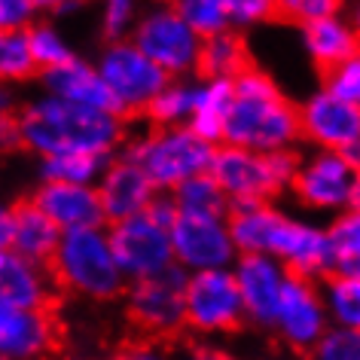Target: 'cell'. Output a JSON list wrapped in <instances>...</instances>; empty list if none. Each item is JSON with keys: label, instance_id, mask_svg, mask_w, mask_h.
<instances>
[{"label": "cell", "instance_id": "22", "mask_svg": "<svg viewBox=\"0 0 360 360\" xmlns=\"http://www.w3.org/2000/svg\"><path fill=\"white\" fill-rule=\"evenodd\" d=\"M13 214H15V236H13L10 250L25 259H34V263H43V266L52 263L61 238H65V232L56 226V220H52L49 214H43L37 205H34V199L15 202Z\"/></svg>", "mask_w": 360, "mask_h": 360}, {"label": "cell", "instance_id": "12", "mask_svg": "<svg viewBox=\"0 0 360 360\" xmlns=\"http://www.w3.org/2000/svg\"><path fill=\"white\" fill-rule=\"evenodd\" d=\"M302 138L318 143L321 150H345L360 141V104L333 95L327 86L311 92L300 107Z\"/></svg>", "mask_w": 360, "mask_h": 360}, {"label": "cell", "instance_id": "36", "mask_svg": "<svg viewBox=\"0 0 360 360\" xmlns=\"http://www.w3.org/2000/svg\"><path fill=\"white\" fill-rule=\"evenodd\" d=\"M318 360H360V333L351 330H327L318 345H314Z\"/></svg>", "mask_w": 360, "mask_h": 360}, {"label": "cell", "instance_id": "48", "mask_svg": "<svg viewBox=\"0 0 360 360\" xmlns=\"http://www.w3.org/2000/svg\"><path fill=\"white\" fill-rule=\"evenodd\" d=\"M186 360H232L226 351H220V348H202V351H193Z\"/></svg>", "mask_w": 360, "mask_h": 360}, {"label": "cell", "instance_id": "29", "mask_svg": "<svg viewBox=\"0 0 360 360\" xmlns=\"http://www.w3.org/2000/svg\"><path fill=\"white\" fill-rule=\"evenodd\" d=\"M195 98H199V83H193V79H171L162 89V95L147 107V116L156 129L186 125L195 113Z\"/></svg>", "mask_w": 360, "mask_h": 360}, {"label": "cell", "instance_id": "3", "mask_svg": "<svg viewBox=\"0 0 360 360\" xmlns=\"http://www.w3.org/2000/svg\"><path fill=\"white\" fill-rule=\"evenodd\" d=\"M52 272L65 287L92 300H110L129 281L113 254L110 232L104 226L65 232L52 257Z\"/></svg>", "mask_w": 360, "mask_h": 360}, {"label": "cell", "instance_id": "35", "mask_svg": "<svg viewBox=\"0 0 360 360\" xmlns=\"http://www.w3.org/2000/svg\"><path fill=\"white\" fill-rule=\"evenodd\" d=\"M232 28H254L278 13V0H223Z\"/></svg>", "mask_w": 360, "mask_h": 360}, {"label": "cell", "instance_id": "5", "mask_svg": "<svg viewBox=\"0 0 360 360\" xmlns=\"http://www.w3.org/2000/svg\"><path fill=\"white\" fill-rule=\"evenodd\" d=\"M131 40L171 79H186L193 70H199L205 40L180 19L171 4H153L150 10H143L131 31Z\"/></svg>", "mask_w": 360, "mask_h": 360}, {"label": "cell", "instance_id": "44", "mask_svg": "<svg viewBox=\"0 0 360 360\" xmlns=\"http://www.w3.org/2000/svg\"><path fill=\"white\" fill-rule=\"evenodd\" d=\"M13 236H15V214H13V205H10V208H4V214H0V248L10 250Z\"/></svg>", "mask_w": 360, "mask_h": 360}, {"label": "cell", "instance_id": "21", "mask_svg": "<svg viewBox=\"0 0 360 360\" xmlns=\"http://www.w3.org/2000/svg\"><path fill=\"white\" fill-rule=\"evenodd\" d=\"M49 302V275L43 263L0 250V305L43 309Z\"/></svg>", "mask_w": 360, "mask_h": 360}, {"label": "cell", "instance_id": "30", "mask_svg": "<svg viewBox=\"0 0 360 360\" xmlns=\"http://www.w3.org/2000/svg\"><path fill=\"white\" fill-rule=\"evenodd\" d=\"M323 302H327V314L339 330L360 333V278L333 272L323 284Z\"/></svg>", "mask_w": 360, "mask_h": 360}, {"label": "cell", "instance_id": "19", "mask_svg": "<svg viewBox=\"0 0 360 360\" xmlns=\"http://www.w3.org/2000/svg\"><path fill=\"white\" fill-rule=\"evenodd\" d=\"M34 205L56 220L61 232L74 229H98L104 226V208L98 186H77V184H40L34 193Z\"/></svg>", "mask_w": 360, "mask_h": 360}, {"label": "cell", "instance_id": "49", "mask_svg": "<svg viewBox=\"0 0 360 360\" xmlns=\"http://www.w3.org/2000/svg\"><path fill=\"white\" fill-rule=\"evenodd\" d=\"M339 153H342V156H345V162H348L351 168L360 171V141L348 143V147H345V150H339Z\"/></svg>", "mask_w": 360, "mask_h": 360}, {"label": "cell", "instance_id": "51", "mask_svg": "<svg viewBox=\"0 0 360 360\" xmlns=\"http://www.w3.org/2000/svg\"><path fill=\"white\" fill-rule=\"evenodd\" d=\"M351 28H354L357 37H360V0L354 4V13H351Z\"/></svg>", "mask_w": 360, "mask_h": 360}, {"label": "cell", "instance_id": "9", "mask_svg": "<svg viewBox=\"0 0 360 360\" xmlns=\"http://www.w3.org/2000/svg\"><path fill=\"white\" fill-rule=\"evenodd\" d=\"M238 281L232 269H211L195 272L186 284V323L199 333H223L232 330L245 318Z\"/></svg>", "mask_w": 360, "mask_h": 360}, {"label": "cell", "instance_id": "11", "mask_svg": "<svg viewBox=\"0 0 360 360\" xmlns=\"http://www.w3.org/2000/svg\"><path fill=\"white\" fill-rule=\"evenodd\" d=\"M327 323H330V314H327L323 293L309 278L290 275V281L284 287V296H281V305H278V311H275L272 327L281 333V339L290 342V345L314 348L327 336Z\"/></svg>", "mask_w": 360, "mask_h": 360}, {"label": "cell", "instance_id": "20", "mask_svg": "<svg viewBox=\"0 0 360 360\" xmlns=\"http://www.w3.org/2000/svg\"><path fill=\"white\" fill-rule=\"evenodd\" d=\"M56 336L46 309L0 305V351L4 360H34L46 354Z\"/></svg>", "mask_w": 360, "mask_h": 360}, {"label": "cell", "instance_id": "18", "mask_svg": "<svg viewBox=\"0 0 360 360\" xmlns=\"http://www.w3.org/2000/svg\"><path fill=\"white\" fill-rule=\"evenodd\" d=\"M40 83H43V92L58 95V98H65V101H70V104L122 116L120 101L113 98L110 86H107V79L101 77L98 65H92V61H86V58H70L68 65L43 70Z\"/></svg>", "mask_w": 360, "mask_h": 360}, {"label": "cell", "instance_id": "23", "mask_svg": "<svg viewBox=\"0 0 360 360\" xmlns=\"http://www.w3.org/2000/svg\"><path fill=\"white\" fill-rule=\"evenodd\" d=\"M302 43L311 61L327 70V74L351 61L360 49V37L351 28V19H342V15H330V19L302 25Z\"/></svg>", "mask_w": 360, "mask_h": 360}, {"label": "cell", "instance_id": "14", "mask_svg": "<svg viewBox=\"0 0 360 360\" xmlns=\"http://www.w3.org/2000/svg\"><path fill=\"white\" fill-rule=\"evenodd\" d=\"M272 257L281 259V263L290 269V275L309 278V281L318 275L330 278L339 266V254H336V245H333L330 232L311 226V223H300L293 217L284 220Z\"/></svg>", "mask_w": 360, "mask_h": 360}, {"label": "cell", "instance_id": "25", "mask_svg": "<svg viewBox=\"0 0 360 360\" xmlns=\"http://www.w3.org/2000/svg\"><path fill=\"white\" fill-rule=\"evenodd\" d=\"M110 153H86V150H65L56 156L40 159L43 184H77V186H98L104 171L110 168Z\"/></svg>", "mask_w": 360, "mask_h": 360}, {"label": "cell", "instance_id": "41", "mask_svg": "<svg viewBox=\"0 0 360 360\" xmlns=\"http://www.w3.org/2000/svg\"><path fill=\"white\" fill-rule=\"evenodd\" d=\"M37 10L34 0H0V31H28Z\"/></svg>", "mask_w": 360, "mask_h": 360}, {"label": "cell", "instance_id": "32", "mask_svg": "<svg viewBox=\"0 0 360 360\" xmlns=\"http://www.w3.org/2000/svg\"><path fill=\"white\" fill-rule=\"evenodd\" d=\"M40 70L31 49L28 31H4L0 34V77L4 79H28Z\"/></svg>", "mask_w": 360, "mask_h": 360}, {"label": "cell", "instance_id": "8", "mask_svg": "<svg viewBox=\"0 0 360 360\" xmlns=\"http://www.w3.org/2000/svg\"><path fill=\"white\" fill-rule=\"evenodd\" d=\"M174 263L190 275L211 272V269H232L238 259V248L232 241L229 217H195L180 214L171 226Z\"/></svg>", "mask_w": 360, "mask_h": 360}, {"label": "cell", "instance_id": "6", "mask_svg": "<svg viewBox=\"0 0 360 360\" xmlns=\"http://www.w3.org/2000/svg\"><path fill=\"white\" fill-rule=\"evenodd\" d=\"M95 65L107 79V86H110L113 98L120 101L122 116L147 113V107L171 83V77L153 58L143 56L131 37L107 43Z\"/></svg>", "mask_w": 360, "mask_h": 360}, {"label": "cell", "instance_id": "10", "mask_svg": "<svg viewBox=\"0 0 360 360\" xmlns=\"http://www.w3.org/2000/svg\"><path fill=\"white\" fill-rule=\"evenodd\" d=\"M186 284L190 272L184 266H171L147 281H134L129 290L131 318L150 333H174L186 323Z\"/></svg>", "mask_w": 360, "mask_h": 360}, {"label": "cell", "instance_id": "45", "mask_svg": "<svg viewBox=\"0 0 360 360\" xmlns=\"http://www.w3.org/2000/svg\"><path fill=\"white\" fill-rule=\"evenodd\" d=\"M116 360H165L156 348H147V345H134V348H125Z\"/></svg>", "mask_w": 360, "mask_h": 360}, {"label": "cell", "instance_id": "40", "mask_svg": "<svg viewBox=\"0 0 360 360\" xmlns=\"http://www.w3.org/2000/svg\"><path fill=\"white\" fill-rule=\"evenodd\" d=\"M281 89L266 70L259 68H245L241 74L236 77V98H278Z\"/></svg>", "mask_w": 360, "mask_h": 360}, {"label": "cell", "instance_id": "31", "mask_svg": "<svg viewBox=\"0 0 360 360\" xmlns=\"http://www.w3.org/2000/svg\"><path fill=\"white\" fill-rule=\"evenodd\" d=\"M171 6L190 28L199 34L202 40L214 37V34L229 31V13L223 0H171Z\"/></svg>", "mask_w": 360, "mask_h": 360}, {"label": "cell", "instance_id": "47", "mask_svg": "<svg viewBox=\"0 0 360 360\" xmlns=\"http://www.w3.org/2000/svg\"><path fill=\"white\" fill-rule=\"evenodd\" d=\"M34 4L40 6V10H56V13H68L79 6V0H34Z\"/></svg>", "mask_w": 360, "mask_h": 360}, {"label": "cell", "instance_id": "38", "mask_svg": "<svg viewBox=\"0 0 360 360\" xmlns=\"http://www.w3.org/2000/svg\"><path fill=\"white\" fill-rule=\"evenodd\" d=\"M333 245H336V254L339 257H351V254H360V211L348 208L342 211L333 226L327 229Z\"/></svg>", "mask_w": 360, "mask_h": 360}, {"label": "cell", "instance_id": "4", "mask_svg": "<svg viewBox=\"0 0 360 360\" xmlns=\"http://www.w3.org/2000/svg\"><path fill=\"white\" fill-rule=\"evenodd\" d=\"M302 138L300 107H293L284 95L278 98H236L226 116L229 147H245L257 153L290 150Z\"/></svg>", "mask_w": 360, "mask_h": 360}, {"label": "cell", "instance_id": "46", "mask_svg": "<svg viewBox=\"0 0 360 360\" xmlns=\"http://www.w3.org/2000/svg\"><path fill=\"white\" fill-rule=\"evenodd\" d=\"M336 272L360 278V254H351V257H339V266H336Z\"/></svg>", "mask_w": 360, "mask_h": 360}, {"label": "cell", "instance_id": "27", "mask_svg": "<svg viewBox=\"0 0 360 360\" xmlns=\"http://www.w3.org/2000/svg\"><path fill=\"white\" fill-rule=\"evenodd\" d=\"M171 195H174L180 214H195V217H229V195L223 193V186L217 184V177H214L211 171L190 177Z\"/></svg>", "mask_w": 360, "mask_h": 360}, {"label": "cell", "instance_id": "17", "mask_svg": "<svg viewBox=\"0 0 360 360\" xmlns=\"http://www.w3.org/2000/svg\"><path fill=\"white\" fill-rule=\"evenodd\" d=\"M156 193L159 190L147 177V171L125 156H116L110 168L104 171V177L98 180V195H101L107 223H122L138 214H147Z\"/></svg>", "mask_w": 360, "mask_h": 360}, {"label": "cell", "instance_id": "16", "mask_svg": "<svg viewBox=\"0 0 360 360\" xmlns=\"http://www.w3.org/2000/svg\"><path fill=\"white\" fill-rule=\"evenodd\" d=\"M211 174L217 177V184L223 186V193L229 199L266 202L269 195H275L281 190L272 174V165H269V153L229 147V143H220L217 153H214Z\"/></svg>", "mask_w": 360, "mask_h": 360}, {"label": "cell", "instance_id": "13", "mask_svg": "<svg viewBox=\"0 0 360 360\" xmlns=\"http://www.w3.org/2000/svg\"><path fill=\"white\" fill-rule=\"evenodd\" d=\"M357 171L348 165L339 150H318L311 159L302 162L300 174L293 180L296 195L321 211H339L351 202V184Z\"/></svg>", "mask_w": 360, "mask_h": 360}, {"label": "cell", "instance_id": "24", "mask_svg": "<svg viewBox=\"0 0 360 360\" xmlns=\"http://www.w3.org/2000/svg\"><path fill=\"white\" fill-rule=\"evenodd\" d=\"M236 104V79L226 77H205L199 83V98H195V113L186 122L205 143L220 147L226 138V116Z\"/></svg>", "mask_w": 360, "mask_h": 360}, {"label": "cell", "instance_id": "26", "mask_svg": "<svg viewBox=\"0 0 360 360\" xmlns=\"http://www.w3.org/2000/svg\"><path fill=\"white\" fill-rule=\"evenodd\" d=\"M284 220H287V214L272 208V205H259V208L250 214L229 217V229H232V241H236V248H238V257H245V254L272 257Z\"/></svg>", "mask_w": 360, "mask_h": 360}, {"label": "cell", "instance_id": "39", "mask_svg": "<svg viewBox=\"0 0 360 360\" xmlns=\"http://www.w3.org/2000/svg\"><path fill=\"white\" fill-rule=\"evenodd\" d=\"M323 86H327L333 95L360 104V49H357V56L351 61H345V65L336 68V70H330Z\"/></svg>", "mask_w": 360, "mask_h": 360}, {"label": "cell", "instance_id": "28", "mask_svg": "<svg viewBox=\"0 0 360 360\" xmlns=\"http://www.w3.org/2000/svg\"><path fill=\"white\" fill-rule=\"evenodd\" d=\"M248 68V56H245V43L236 31H223L214 34L202 43V58H199V70L205 77H226L236 79L241 70Z\"/></svg>", "mask_w": 360, "mask_h": 360}, {"label": "cell", "instance_id": "50", "mask_svg": "<svg viewBox=\"0 0 360 360\" xmlns=\"http://www.w3.org/2000/svg\"><path fill=\"white\" fill-rule=\"evenodd\" d=\"M348 208L360 211V171L354 174V184H351V202H348Z\"/></svg>", "mask_w": 360, "mask_h": 360}, {"label": "cell", "instance_id": "33", "mask_svg": "<svg viewBox=\"0 0 360 360\" xmlns=\"http://www.w3.org/2000/svg\"><path fill=\"white\" fill-rule=\"evenodd\" d=\"M28 37H31L34 58H37V65H40V74L43 70L58 68V65H68L70 58H77L74 49H70V43L65 40V34H61L56 25L34 22L28 28Z\"/></svg>", "mask_w": 360, "mask_h": 360}, {"label": "cell", "instance_id": "43", "mask_svg": "<svg viewBox=\"0 0 360 360\" xmlns=\"http://www.w3.org/2000/svg\"><path fill=\"white\" fill-rule=\"evenodd\" d=\"M0 141H4V147H22L19 120H15L13 113H4V122H0Z\"/></svg>", "mask_w": 360, "mask_h": 360}, {"label": "cell", "instance_id": "15", "mask_svg": "<svg viewBox=\"0 0 360 360\" xmlns=\"http://www.w3.org/2000/svg\"><path fill=\"white\" fill-rule=\"evenodd\" d=\"M232 272H236L248 318L257 323H275V311L281 305L287 281H290V269L275 257L245 254L236 259Z\"/></svg>", "mask_w": 360, "mask_h": 360}, {"label": "cell", "instance_id": "7", "mask_svg": "<svg viewBox=\"0 0 360 360\" xmlns=\"http://www.w3.org/2000/svg\"><path fill=\"white\" fill-rule=\"evenodd\" d=\"M110 245L120 259V269L125 278L134 281H147L162 272H168L174 263V245H171V229L159 226L150 214H138L122 223H110Z\"/></svg>", "mask_w": 360, "mask_h": 360}, {"label": "cell", "instance_id": "2", "mask_svg": "<svg viewBox=\"0 0 360 360\" xmlns=\"http://www.w3.org/2000/svg\"><path fill=\"white\" fill-rule=\"evenodd\" d=\"M214 153L217 147L205 143L190 125H168L129 141L120 156L138 162L159 193H174L190 177L211 171Z\"/></svg>", "mask_w": 360, "mask_h": 360}, {"label": "cell", "instance_id": "37", "mask_svg": "<svg viewBox=\"0 0 360 360\" xmlns=\"http://www.w3.org/2000/svg\"><path fill=\"white\" fill-rule=\"evenodd\" d=\"M342 0H278V13L287 19H296L300 25H311L330 15H339Z\"/></svg>", "mask_w": 360, "mask_h": 360}, {"label": "cell", "instance_id": "34", "mask_svg": "<svg viewBox=\"0 0 360 360\" xmlns=\"http://www.w3.org/2000/svg\"><path fill=\"white\" fill-rule=\"evenodd\" d=\"M138 4L141 0H101V28L107 43L125 40V34L131 37L134 25L141 19Z\"/></svg>", "mask_w": 360, "mask_h": 360}, {"label": "cell", "instance_id": "42", "mask_svg": "<svg viewBox=\"0 0 360 360\" xmlns=\"http://www.w3.org/2000/svg\"><path fill=\"white\" fill-rule=\"evenodd\" d=\"M147 214L159 223V226L171 229V226H174V220L180 217V208H177V202H174V195H171V193H156V199L150 202Z\"/></svg>", "mask_w": 360, "mask_h": 360}, {"label": "cell", "instance_id": "1", "mask_svg": "<svg viewBox=\"0 0 360 360\" xmlns=\"http://www.w3.org/2000/svg\"><path fill=\"white\" fill-rule=\"evenodd\" d=\"M15 120H19L22 147L37 153L40 159L65 150L110 153L113 156L116 143H122V116L70 104L49 92L31 98L15 113Z\"/></svg>", "mask_w": 360, "mask_h": 360}]
</instances>
